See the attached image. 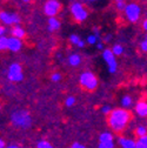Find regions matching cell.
Returning <instances> with one entry per match:
<instances>
[{
	"instance_id": "6da1fadb",
	"label": "cell",
	"mask_w": 147,
	"mask_h": 148,
	"mask_svg": "<svg viewBox=\"0 0 147 148\" xmlns=\"http://www.w3.org/2000/svg\"><path fill=\"white\" fill-rule=\"evenodd\" d=\"M131 121V113L125 108H115L107 118V123L113 132L120 133L125 131L128 122Z\"/></svg>"
},
{
	"instance_id": "7a4b0ae2",
	"label": "cell",
	"mask_w": 147,
	"mask_h": 148,
	"mask_svg": "<svg viewBox=\"0 0 147 148\" xmlns=\"http://www.w3.org/2000/svg\"><path fill=\"white\" fill-rule=\"evenodd\" d=\"M11 121L15 127H19V128H28L32 125V118L30 115V113L27 110H14V112L11 114Z\"/></svg>"
},
{
	"instance_id": "3957f363",
	"label": "cell",
	"mask_w": 147,
	"mask_h": 148,
	"mask_svg": "<svg viewBox=\"0 0 147 148\" xmlns=\"http://www.w3.org/2000/svg\"><path fill=\"white\" fill-rule=\"evenodd\" d=\"M80 85L88 89V90H93L97 88L98 86V79L97 77L94 75L93 73H91V72H84L81 75H80Z\"/></svg>"
},
{
	"instance_id": "277c9868",
	"label": "cell",
	"mask_w": 147,
	"mask_h": 148,
	"mask_svg": "<svg viewBox=\"0 0 147 148\" xmlns=\"http://www.w3.org/2000/svg\"><path fill=\"white\" fill-rule=\"evenodd\" d=\"M7 77L11 81L13 82H19L24 79L23 75V71H21V66L19 64H12L8 68V73H7Z\"/></svg>"
},
{
	"instance_id": "5b68a950",
	"label": "cell",
	"mask_w": 147,
	"mask_h": 148,
	"mask_svg": "<svg viewBox=\"0 0 147 148\" xmlns=\"http://www.w3.org/2000/svg\"><path fill=\"white\" fill-rule=\"evenodd\" d=\"M71 12L73 14V16H74V19L77 21H84L86 20V18H87V11L85 10V7L79 4V3H76V4H73L71 6Z\"/></svg>"
},
{
	"instance_id": "8992f818",
	"label": "cell",
	"mask_w": 147,
	"mask_h": 148,
	"mask_svg": "<svg viewBox=\"0 0 147 148\" xmlns=\"http://www.w3.org/2000/svg\"><path fill=\"white\" fill-rule=\"evenodd\" d=\"M125 13H126V16L128 18V20L132 23H135L140 18L141 10L137 4H130V5H126Z\"/></svg>"
},
{
	"instance_id": "52a82bcc",
	"label": "cell",
	"mask_w": 147,
	"mask_h": 148,
	"mask_svg": "<svg viewBox=\"0 0 147 148\" xmlns=\"http://www.w3.org/2000/svg\"><path fill=\"white\" fill-rule=\"evenodd\" d=\"M61 8V4L58 1V0H47L45 6H44V11L45 14L48 15L49 18H53Z\"/></svg>"
},
{
	"instance_id": "ba28073f",
	"label": "cell",
	"mask_w": 147,
	"mask_h": 148,
	"mask_svg": "<svg viewBox=\"0 0 147 148\" xmlns=\"http://www.w3.org/2000/svg\"><path fill=\"white\" fill-rule=\"evenodd\" d=\"M102 58L107 64L108 67V72L109 73H115L117 72V61L114 58V54L112 52V49H105L102 53Z\"/></svg>"
},
{
	"instance_id": "9c48e42d",
	"label": "cell",
	"mask_w": 147,
	"mask_h": 148,
	"mask_svg": "<svg viewBox=\"0 0 147 148\" xmlns=\"http://www.w3.org/2000/svg\"><path fill=\"white\" fill-rule=\"evenodd\" d=\"M0 20L5 25H12L18 24L20 21V18L15 13H8V12H0Z\"/></svg>"
},
{
	"instance_id": "30bf717a",
	"label": "cell",
	"mask_w": 147,
	"mask_h": 148,
	"mask_svg": "<svg viewBox=\"0 0 147 148\" xmlns=\"http://www.w3.org/2000/svg\"><path fill=\"white\" fill-rule=\"evenodd\" d=\"M21 47H23V42L20 41V39L14 38V36H11V38H8L7 48H8L10 51H12V52H18Z\"/></svg>"
},
{
	"instance_id": "8fae6325",
	"label": "cell",
	"mask_w": 147,
	"mask_h": 148,
	"mask_svg": "<svg viewBox=\"0 0 147 148\" xmlns=\"http://www.w3.org/2000/svg\"><path fill=\"white\" fill-rule=\"evenodd\" d=\"M135 113L140 118H147V101H139L135 105Z\"/></svg>"
},
{
	"instance_id": "7c38bea8",
	"label": "cell",
	"mask_w": 147,
	"mask_h": 148,
	"mask_svg": "<svg viewBox=\"0 0 147 148\" xmlns=\"http://www.w3.org/2000/svg\"><path fill=\"white\" fill-rule=\"evenodd\" d=\"M118 143L121 148H137V141L131 138H119Z\"/></svg>"
},
{
	"instance_id": "4fadbf2b",
	"label": "cell",
	"mask_w": 147,
	"mask_h": 148,
	"mask_svg": "<svg viewBox=\"0 0 147 148\" xmlns=\"http://www.w3.org/2000/svg\"><path fill=\"white\" fill-rule=\"evenodd\" d=\"M113 141H114L113 134L109 132H102L99 135V142H113Z\"/></svg>"
},
{
	"instance_id": "5bb4252c",
	"label": "cell",
	"mask_w": 147,
	"mask_h": 148,
	"mask_svg": "<svg viewBox=\"0 0 147 148\" xmlns=\"http://www.w3.org/2000/svg\"><path fill=\"white\" fill-rule=\"evenodd\" d=\"M11 33H12V36L18 38V39H21V38H24V36H25V31L20 26H14Z\"/></svg>"
},
{
	"instance_id": "9a60e30c",
	"label": "cell",
	"mask_w": 147,
	"mask_h": 148,
	"mask_svg": "<svg viewBox=\"0 0 147 148\" xmlns=\"http://www.w3.org/2000/svg\"><path fill=\"white\" fill-rule=\"evenodd\" d=\"M60 27V23L58 19H56V18H49L48 19V29L49 31H57L58 28Z\"/></svg>"
},
{
	"instance_id": "2e32d148",
	"label": "cell",
	"mask_w": 147,
	"mask_h": 148,
	"mask_svg": "<svg viewBox=\"0 0 147 148\" xmlns=\"http://www.w3.org/2000/svg\"><path fill=\"white\" fill-rule=\"evenodd\" d=\"M68 62H69V65H72V66H78V65L81 62L80 55H78V54H73V55H71V57L68 58Z\"/></svg>"
},
{
	"instance_id": "e0dca14e",
	"label": "cell",
	"mask_w": 147,
	"mask_h": 148,
	"mask_svg": "<svg viewBox=\"0 0 147 148\" xmlns=\"http://www.w3.org/2000/svg\"><path fill=\"white\" fill-rule=\"evenodd\" d=\"M133 103V99L130 97V95H125L122 99H121V106L124 108H128V107H131Z\"/></svg>"
},
{
	"instance_id": "ac0fdd59",
	"label": "cell",
	"mask_w": 147,
	"mask_h": 148,
	"mask_svg": "<svg viewBox=\"0 0 147 148\" xmlns=\"http://www.w3.org/2000/svg\"><path fill=\"white\" fill-rule=\"evenodd\" d=\"M135 134L139 136V138H142V136H146L147 135V128L145 126H138L135 128Z\"/></svg>"
},
{
	"instance_id": "d6986e66",
	"label": "cell",
	"mask_w": 147,
	"mask_h": 148,
	"mask_svg": "<svg viewBox=\"0 0 147 148\" xmlns=\"http://www.w3.org/2000/svg\"><path fill=\"white\" fill-rule=\"evenodd\" d=\"M137 148H147V135L137 140Z\"/></svg>"
},
{
	"instance_id": "ffe728a7",
	"label": "cell",
	"mask_w": 147,
	"mask_h": 148,
	"mask_svg": "<svg viewBox=\"0 0 147 148\" xmlns=\"http://www.w3.org/2000/svg\"><path fill=\"white\" fill-rule=\"evenodd\" d=\"M36 148H54V147L47 140H40L36 143Z\"/></svg>"
},
{
	"instance_id": "44dd1931",
	"label": "cell",
	"mask_w": 147,
	"mask_h": 148,
	"mask_svg": "<svg viewBox=\"0 0 147 148\" xmlns=\"http://www.w3.org/2000/svg\"><path fill=\"white\" fill-rule=\"evenodd\" d=\"M76 98L74 97H73V95H69L66 100H65V105L67 106V107H72V106H74L76 105Z\"/></svg>"
},
{
	"instance_id": "7402d4cb",
	"label": "cell",
	"mask_w": 147,
	"mask_h": 148,
	"mask_svg": "<svg viewBox=\"0 0 147 148\" xmlns=\"http://www.w3.org/2000/svg\"><path fill=\"white\" fill-rule=\"evenodd\" d=\"M112 52H113L114 55H120V54H122L124 48H122L121 45H114L113 48H112Z\"/></svg>"
},
{
	"instance_id": "603a6c76",
	"label": "cell",
	"mask_w": 147,
	"mask_h": 148,
	"mask_svg": "<svg viewBox=\"0 0 147 148\" xmlns=\"http://www.w3.org/2000/svg\"><path fill=\"white\" fill-rule=\"evenodd\" d=\"M98 148H114V141L113 142H99Z\"/></svg>"
},
{
	"instance_id": "cb8c5ba5",
	"label": "cell",
	"mask_w": 147,
	"mask_h": 148,
	"mask_svg": "<svg viewBox=\"0 0 147 148\" xmlns=\"http://www.w3.org/2000/svg\"><path fill=\"white\" fill-rule=\"evenodd\" d=\"M7 41H8V38H6V36H1L0 38V51L7 48Z\"/></svg>"
},
{
	"instance_id": "d4e9b609",
	"label": "cell",
	"mask_w": 147,
	"mask_h": 148,
	"mask_svg": "<svg viewBox=\"0 0 147 148\" xmlns=\"http://www.w3.org/2000/svg\"><path fill=\"white\" fill-rule=\"evenodd\" d=\"M112 110H113V109L111 108V106L106 105V106H104V107L101 108V113H102V114H106V115H109V114H111Z\"/></svg>"
},
{
	"instance_id": "484cf974",
	"label": "cell",
	"mask_w": 147,
	"mask_h": 148,
	"mask_svg": "<svg viewBox=\"0 0 147 148\" xmlns=\"http://www.w3.org/2000/svg\"><path fill=\"white\" fill-rule=\"evenodd\" d=\"M69 41H71L73 45H78V44H79V41H80V39H79V36H78V35L72 34V35L69 36Z\"/></svg>"
},
{
	"instance_id": "4316f807",
	"label": "cell",
	"mask_w": 147,
	"mask_h": 148,
	"mask_svg": "<svg viewBox=\"0 0 147 148\" xmlns=\"http://www.w3.org/2000/svg\"><path fill=\"white\" fill-rule=\"evenodd\" d=\"M51 80H52L53 82L60 81V80H61V74H60V73H54V74H52V75H51Z\"/></svg>"
},
{
	"instance_id": "83f0119b",
	"label": "cell",
	"mask_w": 147,
	"mask_h": 148,
	"mask_svg": "<svg viewBox=\"0 0 147 148\" xmlns=\"http://www.w3.org/2000/svg\"><path fill=\"white\" fill-rule=\"evenodd\" d=\"M97 39H98V36H95L94 34L93 35H89L88 38H87V42L91 44V45H94L97 42Z\"/></svg>"
},
{
	"instance_id": "f1b7e54d",
	"label": "cell",
	"mask_w": 147,
	"mask_h": 148,
	"mask_svg": "<svg viewBox=\"0 0 147 148\" xmlns=\"http://www.w3.org/2000/svg\"><path fill=\"white\" fill-rule=\"evenodd\" d=\"M68 148H86V147L80 142H73Z\"/></svg>"
},
{
	"instance_id": "f546056e",
	"label": "cell",
	"mask_w": 147,
	"mask_h": 148,
	"mask_svg": "<svg viewBox=\"0 0 147 148\" xmlns=\"http://www.w3.org/2000/svg\"><path fill=\"white\" fill-rule=\"evenodd\" d=\"M117 8H119V10H125V8H126V4H125L124 1L117 3Z\"/></svg>"
},
{
	"instance_id": "4dcf8cb0",
	"label": "cell",
	"mask_w": 147,
	"mask_h": 148,
	"mask_svg": "<svg viewBox=\"0 0 147 148\" xmlns=\"http://www.w3.org/2000/svg\"><path fill=\"white\" fill-rule=\"evenodd\" d=\"M141 48H142V51L147 52V40H145V41L141 42Z\"/></svg>"
},
{
	"instance_id": "1f68e13d",
	"label": "cell",
	"mask_w": 147,
	"mask_h": 148,
	"mask_svg": "<svg viewBox=\"0 0 147 148\" xmlns=\"http://www.w3.org/2000/svg\"><path fill=\"white\" fill-rule=\"evenodd\" d=\"M0 148H6V142L0 138Z\"/></svg>"
},
{
	"instance_id": "d6a6232c",
	"label": "cell",
	"mask_w": 147,
	"mask_h": 148,
	"mask_svg": "<svg viewBox=\"0 0 147 148\" xmlns=\"http://www.w3.org/2000/svg\"><path fill=\"white\" fill-rule=\"evenodd\" d=\"M5 28L3 27V26H0V38H1V36H4V33H5Z\"/></svg>"
},
{
	"instance_id": "836d02e7",
	"label": "cell",
	"mask_w": 147,
	"mask_h": 148,
	"mask_svg": "<svg viewBox=\"0 0 147 148\" xmlns=\"http://www.w3.org/2000/svg\"><path fill=\"white\" fill-rule=\"evenodd\" d=\"M6 148H21V147L18 145H10V146H6Z\"/></svg>"
},
{
	"instance_id": "e575fe53",
	"label": "cell",
	"mask_w": 147,
	"mask_h": 148,
	"mask_svg": "<svg viewBox=\"0 0 147 148\" xmlns=\"http://www.w3.org/2000/svg\"><path fill=\"white\" fill-rule=\"evenodd\" d=\"M77 46H78V47H80V48H81V47H84V46H85V42H84V41H82V40H80V41H79V44H78V45H77Z\"/></svg>"
},
{
	"instance_id": "d590c367",
	"label": "cell",
	"mask_w": 147,
	"mask_h": 148,
	"mask_svg": "<svg viewBox=\"0 0 147 148\" xmlns=\"http://www.w3.org/2000/svg\"><path fill=\"white\" fill-rule=\"evenodd\" d=\"M142 27H144V29H146V31H147V19L144 21V24H142Z\"/></svg>"
},
{
	"instance_id": "8d00e7d4",
	"label": "cell",
	"mask_w": 147,
	"mask_h": 148,
	"mask_svg": "<svg viewBox=\"0 0 147 148\" xmlns=\"http://www.w3.org/2000/svg\"><path fill=\"white\" fill-rule=\"evenodd\" d=\"M97 47H98V49H102V48H104V45H102L101 42H99V44L97 45Z\"/></svg>"
},
{
	"instance_id": "74e56055",
	"label": "cell",
	"mask_w": 147,
	"mask_h": 148,
	"mask_svg": "<svg viewBox=\"0 0 147 148\" xmlns=\"http://www.w3.org/2000/svg\"><path fill=\"white\" fill-rule=\"evenodd\" d=\"M120 1H122V0H117V3H120Z\"/></svg>"
},
{
	"instance_id": "f35d334b",
	"label": "cell",
	"mask_w": 147,
	"mask_h": 148,
	"mask_svg": "<svg viewBox=\"0 0 147 148\" xmlns=\"http://www.w3.org/2000/svg\"><path fill=\"white\" fill-rule=\"evenodd\" d=\"M23 1H26L27 3V1H30V0H23Z\"/></svg>"
},
{
	"instance_id": "ab89813d",
	"label": "cell",
	"mask_w": 147,
	"mask_h": 148,
	"mask_svg": "<svg viewBox=\"0 0 147 148\" xmlns=\"http://www.w3.org/2000/svg\"><path fill=\"white\" fill-rule=\"evenodd\" d=\"M87 1H94V0H87Z\"/></svg>"
},
{
	"instance_id": "60d3db41",
	"label": "cell",
	"mask_w": 147,
	"mask_h": 148,
	"mask_svg": "<svg viewBox=\"0 0 147 148\" xmlns=\"http://www.w3.org/2000/svg\"><path fill=\"white\" fill-rule=\"evenodd\" d=\"M146 40H147V34H146Z\"/></svg>"
},
{
	"instance_id": "b9f144b4",
	"label": "cell",
	"mask_w": 147,
	"mask_h": 148,
	"mask_svg": "<svg viewBox=\"0 0 147 148\" xmlns=\"http://www.w3.org/2000/svg\"><path fill=\"white\" fill-rule=\"evenodd\" d=\"M0 109H1V105H0Z\"/></svg>"
}]
</instances>
